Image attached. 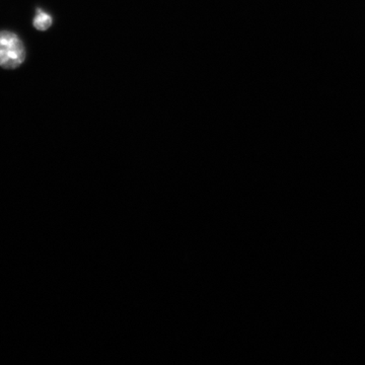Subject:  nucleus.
Masks as SVG:
<instances>
[{
	"mask_svg": "<svg viewBox=\"0 0 365 365\" xmlns=\"http://www.w3.org/2000/svg\"><path fill=\"white\" fill-rule=\"evenodd\" d=\"M26 59L25 47L16 34L0 32V66L6 69L20 67Z\"/></svg>",
	"mask_w": 365,
	"mask_h": 365,
	"instance_id": "nucleus-1",
	"label": "nucleus"
},
{
	"mask_svg": "<svg viewBox=\"0 0 365 365\" xmlns=\"http://www.w3.org/2000/svg\"><path fill=\"white\" fill-rule=\"evenodd\" d=\"M33 25L37 30L46 31L52 25V18L50 14L45 13L41 9H37V14L34 19Z\"/></svg>",
	"mask_w": 365,
	"mask_h": 365,
	"instance_id": "nucleus-2",
	"label": "nucleus"
}]
</instances>
